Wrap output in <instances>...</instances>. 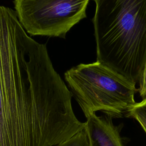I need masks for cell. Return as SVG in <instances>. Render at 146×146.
I'll return each mask as SVG.
<instances>
[{"label":"cell","instance_id":"obj_1","mask_svg":"<svg viewBox=\"0 0 146 146\" xmlns=\"http://www.w3.org/2000/svg\"><path fill=\"white\" fill-rule=\"evenodd\" d=\"M46 45L0 6V146H55L84 129Z\"/></svg>","mask_w":146,"mask_h":146},{"label":"cell","instance_id":"obj_2","mask_svg":"<svg viewBox=\"0 0 146 146\" xmlns=\"http://www.w3.org/2000/svg\"><path fill=\"white\" fill-rule=\"evenodd\" d=\"M96 61L135 84L146 62V0H93Z\"/></svg>","mask_w":146,"mask_h":146},{"label":"cell","instance_id":"obj_3","mask_svg":"<svg viewBox=\"0 0 146 146\" xmlns=\"http://www.w3.org/2000/svg\"><path fill=\"white\" fill-rule=\"evenodd\" d=\"M64 78L86 118L96 111L120 118L136 103V84L99 62L74 66Z\"/></svg>","mask_w":146,"mask_h":146},{"label":"cell","instance_id":"obj_4","mask_svg":"<svg viewBox=\"0 0 146 146\" xmlns=\"http://www.w3.org/2000/svg\"><path fill=\"white\" fill-rule=\"evenodd\" d=\"M90 0H14L18 19L28 34L65 38L86 17Z\"/></svg>","mask_w":146,"mask_h":146},{"label":"cell","instance_id":"obj_5","mask_svg":"<svg viewBox=\"0 0 146 146\" xmlns=\"http://www.w3.org/2000/svg\"><path fill=\"white\" fill-rule=\"evenodd\" d=\"M123 125H115L112 117L92 113L87 117L84 131L88 146H125L120 136Z\"/></svg>","mask_w":146,"mask_h":146},{"label":"cell","instance_id":"obj_6","mask_svg":"<svg viewBox=\"0 0 146 146\" xmlns=\"http://www.w3.org/2000/svg\"><path fill=\"white\" fill-rule=\"evenodd\" d=\"M124 116L137 120L146 133V97L140 102L136 103Z\"/></svg>","mask_w":146,"mask_h":146},{"label":"cell","instance_id":"obj_7","mask_svg":"<svg viewBox=\"0 0 146 146\" xmlns=\"http://www.w3.org/2000/svg\"><path fill=\"white\" fill-rule=\"evenodd\" d=\"M55 146H88L86 133L83 129L68 140Z\"/></svg>","mask_w":146,"mask_h":146},{"label":"cell","instance_id":"obj_8","mask_svg":"<svg viewBox=\"0 0 146 146\" xmlns=\"http://www.w3.org/2000/svg\"><path fill=\"white\" fill-rule=\"evenodd\" d=\"M139 83V88L138 91L139 92L140 96L144 99L146 97V62Z\"/></svg>","mask_w":146,"mask_h":146}]
</instances>
